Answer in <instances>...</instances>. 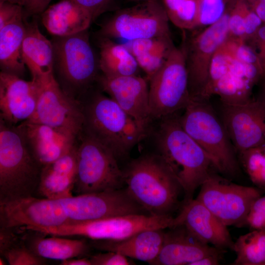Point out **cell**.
Returning <instances> with one entry per match:
<instances>
[{"label":"cell","instance_id":"obj_1","mask_svg":"<svg viewBox=\"0 0 265 265\" xmlns=\"http://www.w3.org/2000/svg\"><path fill=\"white\" fill-rule=\"evenodd\" d=\"M79 101L83 116L82 132L109 150L117 160L127 157L146 136L147 131L100 89L92 88Z\"/></svg>","mask_w":265,"mask_h":265},{"label":"cell","instance_id":"obj_2","mask_svg":"<svg viewBox=\"0 0 265 265\" xmlns=\"http://www.w3.org/2000/svg\"><path fill=\"white\" fill-rule=\"evenodd\" d=\"M177 114L160 119L156 133L159 154L167 163L179 182L184 202L193 195L216 169L209 156L183 129Z\"/></svg>","mask_w":265,"mask_h":265},{"label":"cell","instance_id":"obj_3","mask_svg":"<svg viewBox=\"0 0 265 265\" xmlns=\"http://www.w3.org/2000/svg\"><path fill=\"white\" fill-rule=\"evenodd\" d=\"M123 173L127 192L144 211L155 216L171 215L183 189L161 156L148 154L134 159Z\"/></svg>","mask_w":265,"mask_h":265},{"label":"cell","instance_id":"obj_4","mask_svg":"<svg viewBox=\"0 0 265 265\" xmlns=\"http://www.w3.org/2000/svg\"><path fill=\"white\" fill-rule=\"evenodd\" d=\"M53 75L63 91L79 101L93 88L100 75L99 56L89 41L88 29L66 36H54Z\"/></svg>","mask_w":265,"mask_h":265},{"label":"cell","instance_id":"obj_5","mask_svg":"<svg viewBox=\"0 0 265 265\" xmlns=\"http://www.w3.org/2000/svg\"><path fill=\"white\" fill-rule=\"evenodd\" d=\"M42 168L17 125L0 120V201L34 196Z\"/></svg>","mask_w":265,"mask_h":265},{"label":"cell","instance_id":"obj_6","mask_svg":"<svg viewBox=\"0 0 265 265\" xmlns=\"http://www.w3.org/2000/svg\"><path fill=\"white\" fill-rule=\"evenodd\" d=\"M179 119L183 129L209 156L218 171L230 176L238 173L236 151L208 100L191 99Z\"/></svg>","mask_w":265,"mask_h":265},{"label":"cell","instance_id":"obj_7","mask_svg":"<svg viewBox=\"0 0 265 265\" xmlns=\"http://www.w3.org/2000/svg\"><path fill=\"white\" fill-rule=\"evenodd\" d=\"M77 194L121 189L125 184L117 159L107 148L83 132L77 140Z\"/></svg>","mask_w":265,"mask_h":265},{"label":"cell","instance_id":"obj_8","mask_svg":"<svg viewBox=\"0 0 265 265\" xmlns=\"http://www.w3.org/2000/svg\"><path fill=\"white\" fill-rule=\"evenodd\" d=\"M233 1L217 22L203 30L192 29V34L184 35L181 46L185 54L188 74V90L191 99L203 100L209 78L212 58L229 37L228 22Z\"/></svg>","mask_w":265,"mask_h":265},{"label":"cell","instance_id":"obj_9","mask_svg":"<svg viewBox=\"0 0 265 265\" xmlns=\"http://www.w3.org/2000/svg\"><path fill=\"white\" fill-rule=\"evenodd\" d=\"M149 81L151 120H160L184 110L191 98L182 47H174L165 63Z\"/></svg>","mask_w":265,"mask_h":265},{"label":"cell","instance_id":"obj_10","mask_svg":"<svg viewBox=\"0 0 265 265\" xmlns=\"http://www.w3.org/2000/svg\"><path fill=\"white\" fill-rule=\"evenodd\" d=\"M173 218L171 215L132 214L86 222L66 224L35 231L45 235L79 236L92 240L118 241L145 230L169 228L172 226Z\"/></svg>","mask_w":265,"mask_h":265},{"label":"cell","instance_id":"obj_11","mask_svg":"<svg viewBox=\"0 0 265 265\" xmlns=\"http://www.w3.org/2000/svg\"><path fill=\"white\" fill-rule=\"evenodd\" d=\"M166 12L162 3L148 0L115 11L101 26L100 37L129 41L171 35Z\"/></svg>","mask_w":265,"mask_h":265},{"label":"cell","instance_id":"obj_12","mask_svg":"<svg viewBox=\"0 0 265 265\" xmlns=\"http://www.w3.org/2000/svg\"><path fill=\"white\" fill-rule=\"evenodd\" d=\"M196 199L224 225L241 227L250 207L261 191L233 183L212 173L200 186Z\"/></svg>","mask_w":265,"mask_h":265},{"label":"cell","instance_id":"obj_13","mask_svg":"<svg viewBox=\"0 0 265 265\" xmlns=\"http://www.w3.org/2000/svg\"><path fill=\"white\" fill-rule=\"evenodd\" d=\"M68 223L58 199L35 196L0 201V228L35 231Z\"/></svg>","mask_w":265,"mask_h":265},{"label":"cell","instance_id":"obj_14","mask_svg":"<svg viewBox=\"0 0 265 265\" xmlns=\"http://www.w3.org/2000/svg\"><path fill=\"white\" fill-rule=\"evenodd\" d=\"M58 200L67 215L68 224L141 214L143 210L126 189L84 193Z\"/></svg>","mask_w":265,"mask_h":265},{"label":"cell","instance_id":"obj_15","mask_svg":"<svg viewBox=\"0 0 265 265\" xmlns=\"http://www.w3.org/2000/svg\"><path fill=\"white\" fill-rule=\"evenodd\" d=\"M37 83L39 89L36 107L28 120L79 136L82 131L83 123L80 102L63 91L54 76Z\"/></svg>","mask_w":265,"mask_h":265},{"label":"cell","instance_id":"obj_16","mask_svg":"<svg viewBox=\"0 0 265 265\" xmlns=\"http://www.w3.org/2000/svg\"><path fill=\"white\" fill-rule=\"evenodd\" d=\"M221 119L238 153L265 141V103L259 98L240 105L222 104Z\"/></svg>","mask_w":265,"mask_h":265},{"label":"cell","instance_id":"obj_17","mask_svg":"<svg viewBox=\"0 0 265 265\" xmlns=\"http://www.w3.org/2000/svg\"><path fill=\"white\" fill-rule=\"evenodd\" d=\"M147 80L137 75L108 78L100 74L96 83L147 131L152 121Z\"/></svg>","mask_w":265,"mask_h":265},{"label":"cell","instance_id":"obj_18","mask_svg":"<svg viewBox=\"0 0 265 265\" xmlns=\"http://www.w3.org/2000/svg\"><path fill=\"white\" fill-rule=\"evenodd\" d=\"M38 84L0 72V120L13 125L29 120L36 107Z\"/></svg>","mask_w":265,"mask_h":265},{"label":"cell","instance_id":"obj_19","mask_svg":"<svg viewBox=\"0 0 265 265\" xmlns=\"http://www.w3.org/2000/svg\"><path fill=\"white\" fill-rule=\"evenodd\" d=\"M178 225L184 226L205 243L233 250L234 242L227 226L197 199L184 202L180 213L173 218L172 227Z\"/></svg>","mask_w":265,"mask_h":265},{"label":"cell","instance_id":"obj_20","mask_svg":"<svg viewBox=\"0 0 265 265\" xmlns=\"http://www.w3.org/2000/svg\"><path fill=\"white\" fill-rule=\"evenodd\" d=\"M28 149L43 167L68 153L78 136L28 120L17 125Z\"/></svg>","mask_w":265,"mask_h":265},{"label":"cell","instance_id":"obj_21","mask_svg":"<svg viewBox=\"0 0 265 265\" xmlns=\"http://www.w3.org/2000/svg\"><path fill=\"white\" fill-rule=\"evenodd\" d=\"M165 232L162 246L151 265H191L211 255L225 251L198 239L184 226L169 228Z\"/></svg>","mask_w":265,"mask_h":265},{"label":"cell","instance_id":"obj_22","mask_svg":"<svg viewBox=\"0 0 265 265\" xmlns=\"http://www.w3.org/2000/svg\"><path fill=\"white\" fill-rule=\"evenodd\" d=\"M76 144L68 153L42 167L37 190L42 197L60 199L73 196L77 175Z\"/></svg>","mask_w":265,"mask_h":265},{"label":"cell","instance_id":"obj_23","mask_svg":"<svg viewBox=\"0 0 265 265\" xmlns=\"http://www.w3.org/2000/svg\"><path fill=\"white\" fill-rule=\"evenodd\" d=\"M22 55L32 80L43 82L54 77L53 49L52 41L40 31L36 23H26Z\"/></svg>","mask_w":265,"mask_h":265},{"label":"cell","instance_id":"obj_24","mask_svg":"<svg viewBox=\"0 0 265 265\" xmlns=\"http://www.w3.org/2000/svg\"><path fill=\"white\" fill-rule=\"evenodd\" d=\"M163 230L147 229L123 240H93L92 243L99 250L117 252L150 265L157 257L162 246L165 235Z\"/></svg>","mask_w":265,"mask_h":265},{"label":"cell","instance_id":"obj_25","mask_svg":"<svg viewBox=\"0 0 265 265\" xmlns=\"http://www.w3.org/2000/svg\"><path fill=\"white\" fill-rule=\"evenodd\" d=\"M42 23L54 36H66L88 29L93 21L84 9L69 0H60L41 14Z\"/></svg>","mask_w":265,"mask_h":265},{"label":"cell","instance_id":"obj_26","mask_svg":"<svg viewBox=\"0 0 265 265\" xmlns=\"http://www.w3.org/2000/svg\"><path fill=\"white\" fill-rule=\"evenodd\" d=\"M24 13L0 29V66L1 71L22 78L26 66L22 48L26 32Z\"/></svg>","mask_w":265,"mask_h":265},{"label":"cell","instance_id":"obj_27","mask_svg":"<svg viewBox=\"0 0 265 265\" xmlns=\"http://www.w3.org/2000/svg\"><path fill=\"white\" fill-rule=\"evenodd\" d=\"M125 45L148 81L162 67L175 47L171 35L129 41Z\"/></svg>","mask_w":265,"mask_h":265},{"label":"cell","instance_id":"obj_28","mask_svg":"<svg viewBox=\"0 0 265 265\" xmlns=\"http://www.w3.org/2000/svg\"><path fill=\"white\" fill-rule=\"evenodd\" d=\"M33 232L34 234L25 235L22 238L29 249L44 259L62 261L77 258L85 254L89 248L84 239L56 236L46 238L40 232Z\"/></svg>","mask_w":265,"mask_h":265},{"label":"cell","instance_id":"obj_29","mask_svg":"<svg viewBox=\"0 0 265 265\" xmlns=\"http://www.w3.org/2000/svg\"><path fill=\"white\" fill-rule=\"evenodd\" d=\"M100 37L98 56L101 74L108 78L136 75L139 67L125 44Z\"/></svg>","mask_w":265,"mask_h":265},{"label":"cell","instance_id":"obj_30","mask_svg":"<svg viewBox=\"0 0 265 265\" xmlns=\"http://www.w3.org/2000/svg\"><path fill=\"white\" fill-rule=\"evenodd\" d=\"M233 265H265V229L254 230L239 236L233 248Z\"/></svg>","mask_w":265,"mask_h":265},{"label":"cell","instance_id":"obj_31","mask_svg":"<svg viewBox=\"0 0 265 265\" xmlns=\"http://www.w3.org/2000/svg\"><path fill=\"white\" fill-rule=\"evenodd\" d=\"M254 85L230 70L214 85L211 96L218 95L222 104L237 105L250 101Z\"/></svg>","mask_w":265,"mask_h":265},{"label":"cell","instance_id":"obj_32","mask_svg":"<svg viewBox=\"0 0 265 265\" xmlns=\"http://www.w3.org/2000/svg\"><path fill=\"white\" fill-rule=\"evenodd\" d=\"M0 253L10 265H41L46 264L45 259L29 249L22 237L12 232L4 236L0 242Z\"/></svg>","mask_w":265,"mask_h":265},{"label":"cell","instance_id":"obj_33","mask_svg":"<svg viewBox=\"0 0 265 265\" xmlns=\"http://www.w3.org/2000/svg\"><path fill=\"white\" fill-rule=\"evenodd\" d=\"M162 5L169 20L184 30L196 28L197 0H162Z\"/></svg>","mask_w":265,"mask_h":265},{"label":"cell","instance_id":"obj_34","mask_svg":"<svg viewBox=\"0 0 265 265\" xmlns=\"http://www.w3.org/2000/svg\"><path fill=\"white\" fill-rule=\"evenodd\" d=\"M239 159L252 182L265 188V153L258 146L238 153Z\"/></svg>","mask_w":265,"mask_h":265},{"label":"cell","instance_id":"obj_35","mask_svg":"<svg viewBox=\"0 0 265 265\" xmlns=\"http://www.w3.org/2000/svg\"><path fill=\"white\" fill-rule=\"evenodd\" d=\"M195 29L207 27L219 21L226 12L231 0H197Z\"/></svg>","mask_w":265,"mask_h":265},{"label":"cell","instance_id":"obj_36","mask_svg":"<svg viewBox=\"0 0 265 265\" xmlns=\"http://www.w3.org/2000/svg\"><path fill=\"white\" fill-rule=\"evenodd\" d=\"M224 43L216 51L211 61L209 81L203 100H209L211 97V90L215 83L230 70L233 57Z\"/></svg>","mask_w":265,"mask_h":265},{"label":"cell","instance_id":"obj_37","mask_svg":"<svg viewBox=\"0 0 265 265\" xmlns=\"http://www.w3.org/2000/svg\"><path fill=\"white\" fill-rule=\"evenodd\" d=\"M245 0H234L229 16V37L245 41Z\"/></svg>","mask_w":265,"mask_h":265},{"label":"cell","instance_id":"obj_38","mask_svg":"<svg viewBox=\"0 0 265 265\" xmlns=\"http://www.w3.org/2000/svg\"><path fill=\"white\" fill-rule=\"evenodd\" d=\"M242 227L251 230L265 229V194L252 203Z\"/></svg>","mask_w":265,"mask_h":265},{"label":"cell","instance_id":"obj_39","mask_svg":"<svg viewBox=\"0 0 265 265\" xmlns=\"http://www.w3.org/2000/svg\"><path fill=\"white\" fill-rule=\"evenodd\" d=\"M86 10L93 21L102 14L119 9L118 0H69Z\"/></svg>","mask_w":265,"mask_h":265},{"label":"cell","instance_id":"obj_40","mask_svg":"<svg viewBox=\"0 0 265 265\" xmlns=\"http://www.w3.org/2000/svg\"><path fill=\"white\" fill-rule=\"evenodd\" d=\"M246 42L250 45L257 53L262 71L263 80H264L265 79V25L263 24L256 33Z\"/></svg>","mask_w":265,"mask_h":265},{"label":"cell","instance_id":"obj_41","mask_svg":"<svg viewBox=\"0 0 265 265\" xmlns=\"http://www.w3.org/2000/svg\"><path fill=\"white\" fill-rule=\"evenodd\" d=\"M92 265H129L132 263L128 257L118 253L106 251L92 256L90 258Z\"/></svg>","mask_w":265,"mask_h":265},{"label":"cell","instance_id":"obj_42","mask_svg":"<svg viewBox=\"0 0 265 265\" xmlns=\"http://www.w3.org/2000/svg\"><path fill=\"white\" fill-rule=\"evenodd\" d=\"M52 0H7L8 1L21 6L25 17L41 14L49 6Z\"/></svg>","mask_w":265,"mask_h":265},{"label":"cell","instance_id":"obj_43","mask_svg":"<svg viewBox=\"0 0 265 265\" xmlns=\"http://www.w3.org/2000/svg\"><path fill=\"white\" fill-rule=\"evenodd\" d=\"M23 13V8L18 4L8 1L0 2V29Z\"/></svg>","mask_w":265,"mask_h":265},{"label":"cell","instance_id":"obj_44","mask_svg":"<svg viewBox=\"0 0 265 265\" xmlns=\"http://www.w3.org/2000/svg\"><path fill=\"white\" fill-rule=\"evenodd\" d=\"M263 24L259 17L246 3L244 10L245 41L249 40Z\"/></svg>","mask_w":265,"mask_h":265},{"label":"cell","instance_id":"obj_45","mask_svg":"<svg viewBox=\"0 0 265 265\" xmlns=\"http://www.w3.org/2000/svg\"><path fill=\"white\" fill-rule=\"evenodd\" d=\"M224 252L206 256L193 263L191 265H217L220 264Z\"/></svg>","mask_w":265,"mask_h":265},{"label":"cell","instance_id":"obj_46","mask_svg":"<svg viewBox=\"0 0 265 265\" xmlns=\"http://www.w3.org/2000/svg\"><path fill=\"white\" fill-rule=\"evenodd\" d=\"M248 5L265 25V2H256Z\"/></svg>","mask_w":265,"mask_h":265},{"label":"cell","instance_id":"obj_47","mask_svg":"<svg viewBox=\"0 0 265 265\" xmlns=\"http://www.w3.org/2000/svg\"><path fill=\"white\" fill-rule=\"evenodd\" d=\"M61 265H92L90 259L87 258H72L61 262Z\"/></svg>","mask_w":265,"mask_h":265},{"label":"cell","instance_id":"obj_48","mask_svg":"<svg viewBox=\"0 0 265 265\" xmlns=\"http://www.w3.org/2000/svg\"><path fill=\"white\" fill-rule=\"evenodd\" d=\"M261 81H262V82L261 84L260 93L259 96L258 98L265 103V79Z\"/></svg>","mask_w":265,"mask_h":265},{"label":"cell","instance_id":"obj_49","mask_svg":"<svg viewBox=\"0 0 265 265\" xmlns=\"http://www.w3.org/2000/svg\"><path fill=\"white\" fill-rule=\"evenodd\" d=\"M247 4L256 2H265V0H245Z\"/></svg>","mask_w":265,"mask_h":265},{"label":"cell","instance_id":"obj_50","mask_svg":"<svg viewBox=\"0 0 265 265\" xmlns=\"http://www.w3.org/2000/svg\"><path fill=\"white\" fill-rule=\"evenodd\" d=\"M6 260L3 257H0V265H6Z\"/></svg>","mask_w":265,"mask_h":265},{"label":"cell","instance_id":"obj_51","mask_svg":"<svg viewBox=\"0 0 265 265\" xmlns=\"http://www.w3.org/2000/svg\"><path fill=\"white\" fill-rule=\"evenodd\" d=\"M128 1L131 2H135L137 3L145 1H148V0H127Z\"/></svg>","mask_w":265,"mask_h":265},{"label":"cell","instance_id":"obj_52","mask_svg":"<svg viewBox=\"0 0 265 265\" xmlns=\"http://www.w3.org/2000/svg\"><path fill=\"white\" fill-rule=\"evenodd\" d=\"M260 146L265 153V141Z\"/></svg>","mask_w":265,"mask_h":265},{"label":"cell","instance_id":"obj_53","mask_svg":"<svg viewBox=\"0 0 265 265\" xmlns=\"http://www.w3.org/2000/svg\"><path fill=\"white\" fill-rule=\"evenodd\" d=\"M6 1H7V0H0V2H3Z\"/></svg>","mask_w":265,"mask_h":265}]
</instances>
